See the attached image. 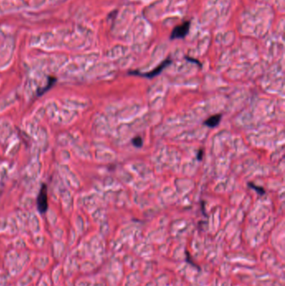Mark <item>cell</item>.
I'll list each match as a JSON object with an SVG mask.
<instances>
[{
  "instance_id": "cell-7",
  "label": "cell",
  "mask_w": 285,
  "mask_h": 286,
  "mask_svg": "<svg viewBox=\"0 0 285 286\" xmlns=\"http://www.w3.org/2000/svg\"><path fill=\"white\" fill-rule=\"evenodd\" d=\"M202 154H203V151L201 150L200 151H199V154H197V159L201 160V157H202Z\"/></svg>"
},
{
  "instance_id": "cell-1",
  "label": "cell",
  "mask_w": 285,
  "mask_h": 286,
  "mask_svg": "<svg viewBox=\"0 0 285 286\" xmlns=\"http://www.w3.org/2000/svg\"><path fill=\"white\" fill-rule=\"evenodd\" d=\"M172 60L167 59V60L163 61V62H162L160 65L157 66L156 68H155L153 71H150L148 73H140V72H138V71H131V72H130V74H131V75H140V76H143V77H145V78L151 79V78H153L155 76H156V75L161 74V72L163 71L166 66H168L170 64H172Z\"/></svg>"
},
{
  "instance_id": "cell-5",
  "label": "cell",
  "mask_w": 285,
  "mask_h": 286,
  "mask_svg": "<svg viewBox=\"0 0 285 286\" xmlns=\"http://www.w3.org/2000/svg\"><path fill=\"white\" fill-rule=\"evenodd\" d=\"M132 144L135 146L136 147L140 148L143 146V140L140 136H136L135 138L132 139Z\"/></svg>"
},
{
  "instance_id": "cell-4",
  "label": "cell",
  "mask_w": 285,
  "mask_h": 286,
  "mask_svg": "<svg viewBox=\"0 0 285 286\" xmlns=\"http://www.w3.org/2000/svg\"><path fill=\"white\" fill-rule=\"evenodd\" d=\"M222 116L221 115H214L212 116L211 117H209L206 121L204 122V125L207 126L209 127H216L218 124H219L220 121H221Z\"/></svg>"
},
{
  "instance_id": "cell-3",
  "label": "cell",
  "mask_w": 285,
  "mask_h": 286,
  "mask_svg": "<svg viewBox=\"0 0 285 286\" xmlns=\"http://www.w3.org/2000/svg\"><path fill=\"white\" fill-rule=\"evenodd\" d=\"M37 205L40 212H44L48 208V194L45 185H43L38 195Z\"/></svg>"
},
{
  "instance_id": "cell-6",
  "label": "cell",
  "mask_w": 285,
  "mask_h": 286,
  "mask_svg": "<svg viewBox=\"0 0 285 286\" xmlns=\"http://www.w3.org/2000/svg\"><path fill=\"white\" fill-rule=\"evenodd\" d=\"M248 186L249 187H251L252 188H253V189H256V191H257L260 195H262V194H264L265 193V191H264V189L263 188H257V187H256L255 185H253L252 183H248Z\"/></svg>"
},
{
  "instance_id": "cell-2",
  "label": "cell",
  "mask_w": 285,
  "mask_h": 286,
  "mask_svg": "<svg viewBox=\"0 0 285 286\" xmlns=\"http://www.w3.org/2000/svg\"><path fill=\"white\" fill-rule=\"evenodd\" d=\"M189 29H190V22L189 21L184 22L183 24H180L173 28L170 39H184L187 35Z\"/></svg>"
}]
</instances>
